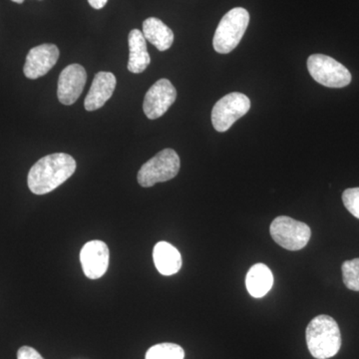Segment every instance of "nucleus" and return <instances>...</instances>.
Here are the masks:
<instances>
[{
  "label": "nucleus",
  "instance_id": "16",
  "mask_svg": "<svg viewBox=\"0 0 359 359\" xmlns=\"http://www.w3.org/2000/svg\"><path fill=\"white\" fill-rule=\"evenodd\" d=\"M143 35L159 51H166L174 42V33L159 18H149L143 22Z\"/></svg>",
  "mask_w": 359,
  "mask_h": 359
},
{
  "label": "nucleus",
  "instance_id": "4",
  "mask_svg": "<svg viewBox=\"0 0 359 359\" xmlns=\"http://www.w3.org/2000/svg\"><path fill=\"white\" fill-rule=\"evenodd\" d=\"M180 166L181 162L176 151L165 149L141 167L137 180L140 186L150 188L155 184L174 179L179 173Z\"/></svg>",
  "mask_w": 359,
  "mask_h": 359
},
{
  "label": "nucleus",
  "instance_id": "11",
  "mask_svg": "<svg viewBox=\"0 0 359 359\" xmlns=\"http://www.w3.org/2000/svg\"><path fill=\"white\" fill-rule=\"evenodd\" d=\"M58 58L59 49L56 45H39L28 52L23 72L28 79H37L47 74L56 65Z\"/></svg>",
  "mask_w": 359,
  "mask_h": 359
},
{
  "label": "nucleus",
  "instance_id": "17",
  "mask_svg": "<svg viewBox=\"0 0 359 359\" xmlns=\"http://www.w3.org/2000/svg\"><path fill=\"white\" fill-rule=\"evenodd\" d=\"M185 351L176 344H159L149 348L145 359H184Z\"/></svg>",
  "mask_w": 359,
  "mask_h": 359
},
{
  "label": "nucleus",
  "instance_id": "3",
  "mask_svg": "<svg viewBox=\"0 0 359 359\" xmlns=\"http://www.w3.org/2000/svg\"><path fill=\"white\" fill-rule=\"evenodd\" d=\"M250 22V14L243 7H236L229 11L219 21L212 46L221 54H228L240 43Z\"/></svg>",
  "mask_w": 359,
  "mask_h": 359
},
{
  "label": "nucleus",
  "instance_id": "7",
  "mask_svg": "<svg viewBox=\"0 0 359 359\" xmlns=\"http://www.w3.org/2000/svg\"><path fill=\"white\" fill-rule=\"evenodd\" d=\"M250 109L249 97L238 92H233L219 99L212 111V123L218 132H226L233 123L247 114Z\"/></svg>",
  "mask_w": 359,
  "mask_h": 359
},
{
  "label": "nucleus",
  "instance_id": "6",
  "mask_svg": "<svg viewBox=\"0 0 359 359\" xmlns=\"http://www.w3.org/2000/svg\"><path fill=\"white\" fill-rule=\"evenodd\" d=\"M269 233L276 244L289 250L304 249L311 237V230L308 224L287 216L273 219Z\"/></svg>",
  "mask_w": 359,
  "mask_h": 359
},
{
  "label": "nucleus",
  "instance_id": "5",
  "mask_svg": "<svg viewBox=\"0 0 359 359\" xmlns=\"http://www.w3.org/2000/svg\"><path fill=\"white\" fill-rule=\"evenodd\" d=\"M308 69L318 83L328 88H342L351 82V72L346 66L323 54L309 56Z\"/></svg>",
  "mask_w": 359,
  "mask_h": 359
},
{
  "label": "nucleus",
  "instance_id": "8",
  "mask_svg": "<svg viewBox=\"0 0 359 359\" xmlns=\"http://www.w3.org/2000/svg\"><path fill=\"white\" fill-rule=\"evenodd\" d=\"M176 99V88L171 81L164 78L158 80L146 93L143 103L144 113L148 119H158L173 105Z\"/></svg>",
  "mask_w": 359,
  "mask_h": 359
},
{
  "label": "nucleus",
  "instance_id": "18",
  "mask_svg": "<svg viewBox=\"0 0 359 359\" xmlns=\"http://www.w3.org/2000/svg\"><path fill=\"white\" fill-rule=\"evenodd\" d=\"M342 278L348 290L359 292V257L342 264Z\"/></svg>",
  "mask_w": 359,
  "mask_h": 359
},
{
  "label": "nucleus",
  "instance_id": "10",
  "mask_svg": "<svg viewBox=\"0 0 359 359\" xmlns=\"http://www.w3.org/2000/svg\"><path fill=\"white\" fill-rule=\"evenodd\" d=\"M87 73L83 66L68 65L59 75L57 96L63 105H72L81 96L86 84Z\"/></svg>",
  "mask_w": 359,
  "mask_h": 359
},
{
  "label": "nucleus",
  "instance_id": "20",
  "mask_svg": "<svg viewBox=\"0 0 359 359\" xmlns=\"http://www.w3.org/2000/svg\"><path fill=\"white\" fill-rule=\"evenodd\" d=\"M18 359H44L41 354L30 346H22L18 349Z\"/></svg>",
  "mask_w": 359,
  "mask_h": 359
},
{
  "label": "nucleus",
  "instance_id": "12",
  "mask_svg": "<svg viewBox=\"0 0 359 359\" xmlns=\"http://www.w3.org/2000/svg\"><path fill=\"white\" fill-rule=\"evenodd\" d=\"M116 84H117V80L113 73L104 72V71L97 73L88 94L85 98V109L95 111L103 107L114 93Z\"/></svg>",
  "mask_w": 359,
  "mask_h": 359
},
{
  "label": "nucleus",
  "instance_id": "1",
  "mask_svg": "<svg viewBox=\"0 0 359 359\" xmlns=\"http://www.w3.org/2000/svg\"><path fill=\"white\" fill-rule=\"evenodd\" d=\"M76 171V161L65 153L47 155L37 161L28 173V188L35 195L55 190Z\"/></svg>",
  "mask_w": 359,
  "mask_h": 359
},
{
  "label": "nucleus",
  "instance_id": "14",
  "mask_svg": "<svg viewBox=\"0 0 359 359\" xmlns=\"http://www.w3.org/2000/svg\"><path fill=\"white\" fill-rule=\"evenodd\" d=\"M156 269L163 276H173L182 268L181 254L173 245L159 242L153 250Z\"/></svg>",
  "mask_w": 359,
  "mask_h": 359
},
{
  "label": "nucleus",
  "instance_id": "9",
  "mask_svg": "<svg viewBox=\"0 0 359 359\" xmlns=\"http://www.w3.org/2000/svg\"><path fill=\"white\" fill-rule=\"evenodd\" d=\"M109 248L102 241L87 243L80 252V262L85 276L97 280L105 275L109 266Z\"/></svg>",
  "mask_w": 359,
  "mask_h": 359
},
{
  "label": "nucleus",
  "instance_id": "15",
  "mask_svg": "<svg viewBox=\"0 0 359 359\" xmlns=\"http://www.w3.org/2000/svg\"><path fill=\"white\" fill-rule=\"evenodd\" d=\"M273 285V275L268 266L256 264L250 269L245 276L248 292L252 297L259 299L268 294Z\"/></svg>",
  "mask_w": 359,
  "mask_h": 359
},
{
  "label": "nucleus",
  "instance_id": "13",
  "mask_svg": "<svg viewBox=\"0 0 359 359\" xmlns=\"http://www.w3.org/2000/svg\"><path fill=\"white\" fill-rule=\"evenodd\" d=\"M129 61L130 72L139 74L147 69L151 63L150 54L147 49L143 32L138 29L131 30L129 33Z\"/></svg>",
  "mask_w": 359,
  "mask_h": 359
},
{
  "label": "nucleus",
  "instance_id": "2",
  "mask_svg": "<svg viewBox=\"0 0 359 359\" xmlns=\"http://www.w3.org/2000/svg\"><path fill=\"white\" fill-rule=\"evenodd\" d=\"M306 344L309 353L316 359L334 358L341 347V334L337 321L321 314L311 320L306 327Z\"/></svg>",
  "mask_w": 359,
  "mask_h": 359
},
{
  "label": "nucleus",
  "instance_id": "19",
  "mask_svg": "<svg viewBox=\"0 0 359 359\" xmlns=\"http://www.w3.org/2000/svg\"><path fill=\"white\" fill-rule=\"evenodd\" d=\"M342 202L356 219H359V188L347 189L342 194Z\"/></svg>",
  "mask_w": 359,
  "mask_h": 359
},
{
  "label": "nucleus",
  "instance_id": "21",
  "mask_svg": "<svg viewBox=\"0 0 359 359\" xmlns=\"http://www.w3.org/2000/svg\"><path fill=\"white\" fill-rule=\"evenodd\" d=\"M88 2L94 9H101L107 4L108 0H88Z\"/></svg>",
  "mask_w": 359,
  "mask_h": 359
},
{
  "label": "nucleus",
  "instance_id": "22",
  "mask_svg": "<svg viewBox=\"0 0 359 359\" xmlns=\"http://www.w3.org/2000/svg\"><path fill=\"white\" fill-rule=\"evenodd\" d=\"M11 1L15 2V4H23L25 0H11Z\"/></svg>",
  "mask_w": 359,
  "mask_h": 359
}]
</instances>
